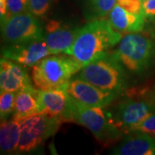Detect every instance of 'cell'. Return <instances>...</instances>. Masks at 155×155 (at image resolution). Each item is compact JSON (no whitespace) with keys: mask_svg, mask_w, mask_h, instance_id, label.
Masks as SVG:
<instances>
[{"mask_svg":"<svg viewBox=\"0 0 155 155\" xmlns=\"http://www.w3.org/2000/svg\"><path fill=\"white\" fill-rule=\"evenodd\" d=\"M122 37L112 28L108 19H93L78 29L69 55L83 67L109 54Z\"/></svg>","mask_w":155,"mask_h":155,"instance_id":"obj_1","label":"cell"},{"mask_svg":"<svg viewBox=\"0 0 155 155\" xmlns=\"http://www.w3.org/2000/svg\"><path fill=\"white\" fill-rule=\"evenodd\" d=\"M67 54H50L31 69L33 84L40 91L67 89V84L82 66Z\"/></svg>","mask_w":155,"mask_h":155,"instance_id":"obj_2","label":"cell"},{"mask_svg":"<svg viewBox=\"0 0 155 155\" xmlns=\"http://www.w3.org/2000/svg\"><path fill=\"white\" fill-rule=\"evenodd\" d=\"M74 77L85 80L102 90L119 95L127 85L125 67L112 53L84 66Z\"/></svg>","mask_w":155,"mask_h":155,"instance_id":"obj_3","label":"cell"},{"mask_svg":"<svg viewBox=\"0 0 155 155\" xmlns=\"http://www.w3.org/2000/svg\"><path fill=\"white\" fill-rule=\"evenodd\" d=\"M154 51L153 41L137 32L127 34L122 37L118 48L112 54L127 71L140 73L149 67Z\"/></svg>","mask_w":155,"mask_h":155,"instance_id":"obj_4","label":"cell"},{"mask_svg":"<svg viewBox=\"0 0 155 155\" xmlns=\"http://www.w3.org/2000/svg\"><path fill=\"white\" fill-rule=\"evenodd\" d=\"M73 122L88 128L102 144L114 143L122 138V131L112 123L104 108L84 105L73 99Z\"/></svg>","mask_w":155,"mask_h":155,"instance_id":"obj_5","label":"cell"},{"mask_svg":"<svg viewBox=\"0 0 155 155\" xmlns=\"http://www.w3.org/2000/svg\"><path fill=\"white\" fill-rule=\"evenodd\" d=\"M20 140L17 153H26L37 149L54 135L62 122L39 113L19 119Z\"/></svg>","mask_w":155,"mask_h":155,"instance_id":"obj_6","label":"cell"},{"mask_svg":"<svg viewBox=\"0 0 155 155\" xmlns=\"http://www.w3.org/2000/svg\"><path fill=\"white\" fill-rule=\"evenodd\" d=\"M41 23L30 11L1 20V37L5 45L22 43L43 36Z\"/></svg>","mask_w":155,"mask_h":155,"instance_id":"obj_7","label":"cell"},{"mask_svg":"<svg viewBox=\"0 0 155 155\" xmlns=\"http://www.w3.org/2000/svg\"><path fill=\"white\" fill-rule=\"evenodd\" d=\"M111 122L121 131H127L134 125L155 113V101L144 98H126L117 103L109 111Z\"/></svg>","mask_w":155,"mask_h":155,"instance_id":"obj_8","label":"cell"},{"mask_svg":"<svg viewBox=\"0 0 155 155\" xmlns=\"http://www.w3.org/2000/svg\"><path fill=\"white\" fill-rule=\"evenodd\" d=\"M52 54L43 36L14 45H5L2 57L15 61L26 68H32L45 57Z\"/></svg>","mask_w":155,"mask_h":155,"instance_id":"obj_9","label":"cell"},{"mask_svg":"<svg viewBox=\"0 0 155 155\" xmlns=\"http://www.w3.org/2000/svg\"><path fill=\"white\" fill-rule=\"evenodd\" d=\"M67 91L77 102L92 107L106 108L119 96L116 92L102 90L77 77H73L69 81Z\"/></svg>","mask_w":155,"mask_h":155,"instance_id":"obj_10","label":"cell"},{"mask_svg":"<svg viewBox=\"0 0 155 155\" xmlns=\"http://www.w3.org/2000/svg\"><path fill=\"white\" fill-rule=\"evenodd\" d=\"M42 114L61 122H73V99L67 89L41 91Z\"/></svg>","mask_w":155,"mask_h":155,"instance_id":"obj_11","label":"cell"},{"mask_svg":"<svg viewBox=\"0 0 155 155\" xmlns=\"http://www.w3.org/2000/svg\"><path fill=\"white\" fill-rule=\"evenodd\" d=\"M79 28L51 20L45 26L43 37L52 54L69 55Z\"/></svg>","mask_w":155,"mask_h":155,"instance_id":"obj_12","label":"cell"},{"mask_svg":"<svg viewBox=\"0 0 155 155\" xmlns=\"http://www.w3.org/2000/svg\"><path fill=\"white\" fill-rule=\"evenodd\" d=\"M29 85H33V81L28 75L27 68L15 61L2 57L0 61L1 91L17 93Z\"/></svg>","mask_w":155,"mask_h":155,"instance_id":"obj_13","label":"cell"},{"mask_svg":"<svg viewBox=\"0 0 155 155\" xmlns=\"http://www.w3.org/2000/svg\"><path fill=\"white\" fill-rule=\"evenodd\" d=\"M108 17V21L112 28L122 35L141 32L147 21L142 13L130 12L117 4Z\"/></svg>","mask_w":155,"mask_h":155,"instance_id":"obj_14","label":"cell"},{"mask_svg":"<svg viewBox=\"0 0 155 155\" xmlns=\"http://www.w3.org/2000/svg\"><path fill=\"white\" fill-rule=\"evenodd\" d=\"M117 155H155V138L142 132H130L111 151Z\"/></svg>","mask_w":155,"mask_h":155,"instance_id":"obj_15","label":"cell"},{"mask_svg":"<svg viewBox=\"0 0 155 155\" xmlns=\"http://www.w3.org/2000/svg\"><path fill=\"white\" fill-rule=\"evenodd\" d=\"M42 112L41 91L35 85H29L16 94L15 110L12 118L20 119Z\"/></svg>","mask_w":155,"mask_h":155,"instance_id":"obj_16","label":"cell"},{"mask_svg":"<svg viewBox=\"0 0 155 155\" xmlns=\"http://www.w3.org/2000/svg\"><path fill=\"white\" fill-rule=\"evenodd\" d=\"M20 140L19 119L11 118L1 121L0 149L2 154L17 153Z\"/></svg>","mask_w":155,"mask_h":155,"instance_id":"obj_17","label":"cell"},{"mask_svg":"<svg viewBox=\"0 0 155 155\" xmlns=\"http://www.w3.org/2000/svg\"><path fill=\"white\" fill-rule=\"evenodd\" d=\"M117 0H89L90 18H105L116 5Z\"/></svg>","mask_w":155,"mask_h":155,"instance_id":"obj_18","label":"cell"},{"mask_svg":"<svg viewBox=\"0 0 155 155\" xmlns=\"http://www.w3.org/2000/svg\"><path fill=\"white\" fill-rule=\"evenodd\" d=\"M15 92L1 91L0 94V117L1 121L8 120L15 110Z\"/></svg>","mask_w":155,"mask_h":155,"instance_id":"obj_19","label":"cell"},{"mask_svg":"<svg viewBox=\"0 0 155 155\" xmlns=\"http://www.w3.org/2000/svg\"><path fill=\"white\" fill-rule=\"evenodd\" d=\"M53 0H28L29 11L36 17L44 18L49 12Z\"/></svg>","mask_w":155,"mask_h":155,"instance_id":"obj_20","label":"cell"},{"mask_svg":"<svg viewBox=\"0 0 155 155\" xmlns=\"http://www.w3.org/2000/svg\"><path fill=\"white\" fill-rule=\"evenodd\" d=\"M128 132H142L151 135H155V113L147 117L143 121L130 127Z\"/></svg>","mask_w":155,"mask_h":155,"instance_id":"obj_21","label":"cell"},{"mask_svg":"<svg viewBox=\"0 0 155 155\" xmlns=\"http://www.w3.org/2000/svg\"><path fill=\"white\" fill-rule=\"evenodd\" d=\"M27 11H29L28 0H7V15L5 18Z\"/></svg>","mask_w":155,"mask_h":155,"instance_id":"obj_22","label":"cell"},{"mask_svg":"<svg viewBox=\"0 0 155 155\" xmlns=\"http://www.w3.org/2000/svg\"><path fill=\"white\" fill-rule=\"evenodd\" d=\"M116 4L133 13H142L141 0H117Z\"/></svg>","mask_w":155,"mask_h":155,"instance_id":"obj_23","label":"cell"},{"mask_svg":"<svg viewBox=\"0 0 155 155\" xmlns=\"http://www.w3.org/2000/svg\"><path fill=\"white\" fill-rule=\"evenodd\" d=\"M142 14L146 20L155 21V0H146L142 3Z\"/></svg>","mask_w":155,"mask_h":155,"instance_id":"obj_24","label":"cell"},{"mask_svg":"<svg viewBox=\"0 0 155 155\" xmlns=\"http://www.w3.org/2000/svg\"><path fill=\"white\" fill-rule=\"evenodd\" d=\"M7 15V0H0V17L5 19Z\"/></svg>","mask_w":155,"mask_h":155,"instance_id":"obj_25","label":"cell"},{"mask_svg":"<svg viewBox=\"0 0 155 155\" xmlns=\"http://www.w3.org/2000/svg\"><path fill=\"white\" fill-rule=\"evenodd\" d=\"M153 99L155 101V91H154V93H153Z\"/></svg>","mask_w":155,"mask_h":155,"instance_id":"obj_26","label":"cell"},{"mask_svg":"<svg viewBox=\"0 0 155 155\" xmlns=\"http://www.w3.org/2000/svg\"><path fill=\"white\" fill-rule=\"evenodd\" d=\"M144 1H146V0H141V2H142V3H143Z\"/></svg>","mask_w":155,"mask_h":155,"instance_id":"obj_27","label":"cell"}]
</instances>
